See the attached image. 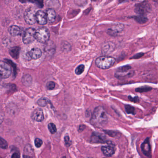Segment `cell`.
Wrapping results in <instances>:
<instances>
[{
    "instance_id": "2",
    "label": "cell",
    "mask_w": 158,
    "mask_h": 158,
    "mask_svg": "<svg viewBox=\"0 0 158 158\" xmlns=\"http://www.w3.org/2000/svg\"><path fill=\"white\" fill-rule=\"evenodd\" d=\"M116 62V59L112 57L102 56L96 60V65L101 69H108L112 66Z\"/></svg>"
},
{
    "instance_id": "40",
    "label": "cell",
    "mask_w": 158,
    "mask_h": 158,
    "mask_svg": "<svg viewBox=\"0 0 158 158\" xmlns=\"http://www.w3.org/2000/svg\"><path fill=\"white\" fill-rule=\"evenodd\" d=\"M23 158H31L30 156H28V155H24L23 156Z\"/></svg>"
},
{
    "instance_id": "3",
    "label": "cell",
    "mask_w": 158,
    "mask_h": 158,
    "mask_svg": "<svg viewBox=\"0 0 158 158\" xmlns=\"http://www.w3.org/2000/svg\"><path fill=\"white\" fill-rule=\"evenodd\" d=\"M50 37V32L48 28L45 27H41L36 30L35 39L42 43H47Z\"/></svg>"
},
{
    "instance_id": "36",
    "label": "cell",
    "mask_w": 158,
    "mask_h": 158,
    "mask_svg": "<svg viewBox=\"0 0 158 158\" xmlns=\"http://www.w3.org/2000/svg\"><path fill=\"white\" fill-rule=\"evenodd\" d=\"M11 158H20V156L18 153H15L13 154Z\"/></svg>"
},
{
    "instance_id": "12",
    "label": "cell",
    "mask_w": 158,
    "mask_h": 158,
    "mask_svg": "<svg viewBox=\"0 0 158 158\" xmlns=\"http://www.w3.org/2000/svg\"><path fill=\"white\" fill-rule=\"evenodd\" d=\"M31 118L35 121L39 122L43 121L44 119V115L42 110L40 108L35 110L31 114Z\"/></svg>"
},
{
    "instance_id": "14",
    "label": "cell",
    "mask_w": 158,
    "mask_h": 158,
    "mask_svg": "<svg viewBox=\"0 0 158 158\" xmlns=\"http://www.w3.org/2000/svg\"><path fill=\"white\" fill-rule=\"evenodd\" d=\"M135 73L134 71L130 70L129 72L120 73L116 72L115 74V77L119 80H124L130 78L134 76Z\"/></svg>"
},
{
    "instance_id": "10",
    "label": "cell",
    "mask_w": 158,
    "mask_h": 158,
    "mask_svg": "<svg viewBox=\"0 0 158 158\" xmlns=\"http://www.w3.org/2000/svg\"><path fill=\"white\" fill-rule=\"evenodd\" d=\"M141 149L145 156L150 157L151 155V149L149 143V138H146L141 145Z\"/></svg>"
},
{
    "instance_id": "28",
    "label": "cell",
    "mask_w": 158,
    "mask_h": 158,
    "mask_svg": "<svg viewBox=\"0 0 158 158\" xmlns=\"http://www.w3.org/2000/svg\"><path fill=\"white\" fill-rule=\"evenodd\" d=\"M7 146H8V144L6 141L3 138L0 137V148L6 149L7 148Z\"/></svg>"
},
{
    "instance_id": "32",
    "label": "cell",
    "mask_w": 158,
    "mask_h": 158,
    "mask_svg": "<svg viewBox=\"0 0 158 158\" xmlns=\"http://www.w3.org/2000/svg\"><path fill=\"white\" fill-rule=\"evenodd\" d=\"M144 55V53L143 52L138 53L136 54L134 56L131 58V59H139V58L142 57Z\"/></svg>"
},
{
    "instance_id": "23",
    "label": "cell",
    "mask_w": 158,
    "mask_h": 158,
    "mask_svg": "<svg viewBox=\"0 0 158 158\" xmlns=\"http://www.w3.org/2000/svg\"><path fill=\"white\" fill-rule=\"evenodd\" d=\"M50 101L48 98H42L38 100L37 104L40 106L44 107L47 106L48 103H50Z\"/></svg>"
},
{
    "instance_id": "16",
    "label": "cell",
    "mask_w": 158,
    "mask_h": 158,
    "mask_svg": "<svg viewBox=\"0 0 158 158\" xmlns=\"http://www.w3.org/2000/svg\"><path fill=\"white\" fill-rule=\"evenodd\" d=\"M47 20L50 23H53L56 20V12L55 10L52 8H49L46 11Z\"/></svg>"
},
{
    "instance_id": "30",
    "label": "cell",
    "mask_w": 158,
    "mask_h": 158,
    "mask_svg": "<svg viewBox=\"0 0 158 158\" xmlns=\"http://www.w3.org/2000/svg\"><path fill=\"white\" fill-rule=\"evenodd\" d=\"M34 143H35V146L38 148H39L42 145L43 141L40 138H36L34 141Z\"/></svg>"
},
{
    "instance_id": "6",
    "label": "cell",
    "mask_w": 158,
    "mask_h": 158,
    "mask_svg": "<svg viewBox=\"0 0 158 158\" xmlns=\"http://www.w3.org/2000/svg\"><path fill=\"white\" fill-rule=\"evenodd\" d=\"M36 30L33 28H29L23 34V41L25 44H29L34 41L35 39Z\"/></svg>"
},
{
    "instance_id": "5",
    "label": "cell",
    "mask_w": 158,
    "mask_h": 158,
    "mask_svg": "<svg viewBox=\"0 0 158 158\" xmlns=\"http://www.w3.org/2000/svg\"><path fill=\"white\" fill-rule=\"evenodd\" d=\"M36 10L32 7L28 8L24 14L25 21L28 25H33L36 22Z\"/></svg>"
},
{
    "instance_id": "1",
    "label": "cell",
    "mask_w": 158,
    "mask_h": 158,
    "mask_svg": "<svg viewBox=\"0 0 158 158\" xmlns=\"http://www.w3.org/2000/svg\"><path fill=\"white\" fill-rule=\"evenodd\" d=\"M108 117L106 112L103 107L101 106L97 107L91 118V124L97 127H101L106 124Z\"/></svg>"
},
{
    "instance_id": "24",
    "label": "cell",
    "mask_w": 158,
    "mask_h": 158,
    "mask_svg": "<svg viewBox=\"0 0 158 158\" xmlns=\"http://www.w3.org/2000/svg\"><path fill=\"white\" fill-rule=\"evenodd\" d=\"M131 67L129 65H127L118 68L117 72L124 73V72H129L131 70Z\"/></svg>"
},
{
    "instance_id": "35",
    "label": "cell",
    "mask_w": 158,
    "mask_h": 158,
    "mask_svg": "<svg viewBox=\"0 0 158 158\" xmlns=\"http://www.w3.org/2000/svg\"><path fill=\"white\" fill-rule=\"evenodd\" d=\"M64 142L65 143V144L67 146H69L70 145V139H69V135H67V136H65Z\"/></svg>"
},
{
    "instance_id": "39",
    "label": "cell",
    "mask_w": 158,
    "mask_h": 158,
    "mask_svg": "<svg viewBox=\"0 0 158 158\" xmlns=\"http://www.w3.org/2000/svg\"><path fill=\"white\" fill-rule=\"evenodd\" d=\"M85 125H80V127H79V131H80V132L82 131H83L84 129L85 128Z\"/></svg>"
},
{
    "instance_id": "29",
    "label": "cell",
    "mask_w": 158,
    "mask_h": 158,
    "mask_svg": "<svg viewBox=\"0 0 158 158\" xmlns=\"http://www.w3.org/2000/svg\"><path fill=\"white\" fill-rule=\"evenodd\" d=\"M56 84L54 82L50 81L48 82V83L46 85V87L48 90H52L54 89L55 87Z\"/></svg>"
},
{
    "instance_id": "17",
    "label": "cell",
    "mask_w": 158,
    "mask_h": 158,
    "mask_svg": "<svg viewBox=\"0 0 158 158\" xmlns=\"http://www.w3.org/2000/svg\"><path fill=\"white\" fill-rule=\"evenodd\" d=\"M9 32L12 36H19L22 34L23 30L18 26H13L9 28Z\"/></svg>"
},
{
    "instance_id": "27",
    "label": "cell",
    "mask_w": 158,
    "mask_h": 158,
    "mask_svg": "<svg viewBox=\"0 0 158 158\" xmlns=\"http://www.w3.org/2000/svg\"><path fill=\"white\" fill-rule=\"evenodd\" d=\"M85 70V66L83 64L80 65L77 67L75 70V73L77 75H80L84 72Z\"/></svg>"
},
{
    "instance_id": "37",
    "label": "cell",
    "mask_w": 158,
    "mask_h": 158,
    "mask_svg": "<svg viewBox=\"0 0 158 158\" xmlns=\"http://www.w3.org/2000/svg\"><path fill=\"white\" fill-rule=\"evenodd\" d=\"M4 116L3 114L0 111V124L2 123L3 121Z\"/></svg>"
},
{
    "instance_id": "18",
    "label": "cell",
    "mask_w": 158,
    "mask_h": 158,
    "mask_svg": "<svg viewBox=\"0 0 158 158\" xmlns=\"http://www.w3.org/2000/svg\"><path fill=\"white\" fill-rule=\"evenodd\" d=\"M135 20L140 24H144L148 21V19L145 15H139L138 16L134 17Z\"/></svg>"
},
{
    "instance_id": "26",
    "label": "cell",
    "mask_w": 158,
    "mask_h": 158,
    "mask_svg": "<svg viewBox=\"0 0 158 158\" xmlns=\"http://www.w3.org/2000/svg\"><path fill=\"white\" fill-rule=\"evenodd\" d=\"M32 81V78L30 75H26L23 78V82L26 85L30 84Z\"/></svg>"
},
{
    "instance_id": "20",
    "label": "cell",
    "mask_w": 158,
    "mask_h": 158,
    "mask_svg": "<svg viewBox=\"0 0 158 158\" xmlns=\"http://www.w3.org/2000/svg\"><path fill=\"white\" fill-rule=\"evenodd\" d=\"M19 47H13L10 50V54L12 57L15 59L18 57L19 55Z\"/></svg>"
},
{
    "instance_id": "31",
    "label": "cell",
    "mask_w": 158,
    "mask_h": 158,
    "mask_svg": "<svg viewBox=\"0 0 158 158\" xmlns=\"http://www.w3.org/2000/svg\"><path fill=\"white\" fill-rule=\"evenodd\" d=\"M128 98L130 101L134 103H138L139 102V98H138V97H132L131 96H129L128 97Z\"/></svg>"
},
{
    "instance_id": "22",
    "label": "cell",
    "mask_w": 158,
    "mask_h": 158,
    "mask_svg": "<svg viewBox=\"0 0 158 158\" xmlns=\"http://www.w3.org/2000/svg\"><path fill=\"white\" fill-rule=\"evenodd\" d=\"M125 110L127 114H132V115H135V108L131 105H125Z\"/></svg>"
},
{
    "instance_id": "19",
    "label": "cell",
    "mask_w": 158,
    "mask_h": 158,
    "mask_svg": "<svg viewBox=\"0 0 158 158\" xmlns=\"http://www.w3.org/2000/svg\"><path fill=\"white\" fill-rule=\"evenodd\" d=\"M48 43L45 48V51L48 54H53L55 51V45L53 43L50 42L48 41Z\"/></svg>"
},
{
    "instance_id": "38",
    "label": "cell",
    "mask_w": 158,
    "mask_h": 158,
    "mask_svg": "<svg viewBox=\"0 0 158 158\" xmlns=\"http://www.w3.org/2000/svg\"><path fill=\"white\" fill-rule=\"evenodd\" d=\"M38 4H39L41 6H43V0H34Z\"/></svg>"
},
{
    "instance_id": "13",
    "label": "cell",
    "mask_w": 158,
    "mask_h": 158,
    "mask_svg": "<svg viewBox=\"0 0 158 158\" xmlns=\"http://www.w3.org/2000/svg\"><path fill=\"white\" fill-rule=\"evenodd\" d=\"M124 29V26L122 24H117L108 30V33L111 36H117Z\"/></svg>"
},
{
    "instance_id": "8",
    "label": "cell",
    "mask_w": 158,
    "mask_h": 158,
    "mask_svg": "<svg viewBox=\"0 0 158 158\" xmlns=\"http://www.w3.org/2000/svg\"><path fill=\"white\" fill-rule=\"evenodd\" d=\"M91 141L94 143H106V136L98 132H94L91 136Z\"/></svg>"
},
{
    "instance_id": "11",
    "label": "cell",
    "mask_w": 158,
    "mask_h": 158,
    "mask_svg": "<svg viewBox=\"0 0 158 158\" xmlns=\"http://www.w3.org/2000/svg\"><path fill=\"white\" fill-rule=\"evenodd\" d=\"M101 150L106 156H111L115 152V146L113 144H110L108 145L102 147Z\"/></svg>"
},
{
    "instance_id": "15",
    "label": "cell",
    "mask_w": 158,
    "mask_h": 158,
    "mask_svg": "<svg viewBox=\"0 0 158 158\" xmlns=\"http://www.w3.org/2000/svg\"><path fill=\"white\" fill-rule=\"evenodd\" d=\"M42 52L40 49L38 48H33L31 49L29 52V56L31 59L36 60L39 59L41 56Z\"/></svg>"
},
{
    "instance_id": "7",
    "label": "cell",
    "mask_w": 158,
    "mask_h": 158,
    "mask_svg": "<svg viewBox=\"0 0 158 158\" xmlns=\"http://www.w3.org/2000/svg\"><path fill=\"white\" fill-rule=\"evenodd\" d=\"M11 68L9 64L4 61H0V77L7 78L11 74Z\"/></svg>"
},
{
    "instance_id": "25",
    "label": "cell",
    "mask_w": 158,
    "mask_h": 158,
    "mask_svg": "<svg viewBox=\"0 0 158 158\" xmlns=\"http://www.w3.org/2000/svg\"><path fill=\"white\" fill-rule=\"evenodd\" d=\"M48 128L50 132H51L52 134H54L55 133H56V131H57L56 126V125H55L54 123H49L48 125Z\"/></svg>"
},
{
    "instance_id": "34",
    "label": "cell",
    "mask_w": 158,
    "mask_h": 158,
    "mask_svg": "<svg viewBox=\"0 0 158 158\" xmlns=\"http://www.w3.org/2000/svg\"><path fill=\"white\" fill-rule=\"evenodd\" d=\"M113 47H114V46H112V44H111V45H109V44H108V45H105V46H104V48H103V50H105V52H108V50H110L109 49H110V50H112V49H113Z\"/></svg>"
},
{
    "instance_id": "41",
    "label": "cell",
    "mask_w": 158,
    "mask_h": 158,
    "mask_svg": "<svg viewBox=\"0 0 158 158\" xmlns=\"http://www.w3.org/2000/svg\"><path fill=\"white\" fill-rule=\"evenodd\" d=\"M154 1H156V2H158V0H154Z\"/></svg>"
},
{
    "instance_id": "4",
    "label": "cell",
    "mask_w": 158,
    "mask_h": 158,
    "mask_svg": "<svg viewBox=\"0 0 158 158\" xmlns=\"http://www.w3.org/2000/svg\"><path fill=\"white\" fill-rule=\"evenodd\" d=\"M150 4L147 1L142 2L135 5V12L139 15H145L151 11Z\"/></svg>"
},
{
    "instance_id": "21",
    "label": "cell",
    "mask_w": 158,
    "mask_h": 158,
    "mask_svg": "<svg viewBox=\"0 0 158 158\" xmlns=\"http://www.w3.org/2000/svg\"><path fill=\"white\" fill-rule=\"evenodd\" d=\"M152 87L149 86H143L138 87L135 89V91L138 93H143L146 92H149L152 90Z\"/></svg>"
},
{
    "instance_id": "33",
    "label": "cell",
    "mask_w": 158,
    "mask_h": 158,
    "mask_svg": "<svg viewBox=\"0 0 158 158\" xmlns=\"http://www.w3.org/2000/svg\"><path fill=\"white\" fill-rule=\"evenodd\" d=\"M105 132L108 135H110L111 137H114V136L116 135L117 133L116 132L113 131H105Z\"/></svg>"
},
{
    "instance_id": "9",
    "label": "cell",
    "mask_w": 158,
    "mask_h": 158,
    "mask_svg": "<svg viewBox=\"0 0 158 158\" xmlns=\"http://www.w3.org/2000/svg\"><path fill=\"white\" fill-rule=\"evenodd\" d=\"M36 22L40 25H46L48 22L46 13L42 10L37 11L36 15Z\"/></svg>"
}]
</instances>
